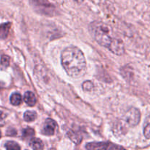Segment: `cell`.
Instances as JSON below:
<instances>
[{"instance_id":"cell-14","label":"cell","mask_w":150,"mask_h":150,"mask_svg":"<svg viewBox=\"0 0 150 150\" xmlns=\"http://www.w3.org/2000/svg\"><path fill=\"white\" fill-rule=\"evenodd\" d=\"M82 88L86 92H92L94 89V84L90 81H87L83 82L82 84Z\"/></svg>"},{"instance_id":"cell-3","label":"cell","mask_w":150,"mask_h":150,"mask_svg":"<svg viewBox=\"0 0 150 150\" xmlns=\"http://www.w3.org/2000/svg\"><path fill=\"white\" fill-rule=\"evenodd\" d=\"M141 120V113L138 108H131L125 114L122 118L120 125V132H123L126 127H135L139 123Z\"/></svg>"},{"instance_id":"cell-13","label":"cell","mask_w":150,"mask_h":150,"mask_svg":"<svg viewBox=\"0 0 150 150\" xmlns=\"http://www.w3.org/2000/svg\"><path fill=\"white\" fill-rule=\"evenodd\" d=\"M4 146H5V148L7 149H12V150L21 149L20 146H19L16 142H12V141H10V142H7V143L5 144Z\"/></svg>"},{"instance_id":"cell-2","label":"cell","mask_w":150,"mask_h":150,"mask_svg":"<svg viewBox=\"0 0 150 150\" xmlns=\"http://www.w3.org/2000/svg\"><path fill=\"white\" fill-rule=\"evenodd\" d=\"M62 67L69 76L78 79L85 74L86 70V59L83 52L77 47L70 46L62 52Z\"/></svg>"},{"instance_id":"cell-1","label":"cell","mask_w":150,"mask_h":150,"mask_svg":"<svg viewBox=\"0 0 150 150\" xmlns=\"http://www.w3.org/2000/svg\"><path fill=\"white\" fill-rule=\"evenodd\" d=\"M91 35L97 42L114 54L121 56L125 53L122 41L117 38L109 25L102 21H94L89 26Z\"/></svg>"},{"instance_id":"cell-17","label":"cell","mask_w":150,"mask_h":150,"mask_svg":"<svg viewBox=\"0 0 150 150\" xmlns=\"http://www.w3.org/2000/svg\"><path fill=\"white\" fill-rule=\"evenodd\" d=\"M1 64L4 67H8L10 64V57L8 56H2L1 59Z\"/></svg>"},{"instance_id":"cell-6","label":"cell","mask_w":150,"mask_h":150,"mask_svg":"<svg viewBox=\"0 0 150 150\" xmlns=\"http://www.w3.org/2000/svg\"><path fill=\"white\" fill-rule=\"evenodd\" d=\"M57 127V124L54 120L47 119L42 129V134L45 135V136H53L55 133Z\"/></svg>"},{"instance_id":"cell-9","label":"cell","mask_w":150,"mask_h":150,"mask_svg":"<svg viewBox=\"0 0 150 150\" xmlns=\"http://www.w3.org/2000/svg\"><path fill=\"white\" fill-rule=\"evenodd\" d=\"M29 145L34 149H41L43 148V143L39 139L32 138L29 142Z\"/></svg>"},{"instance_id":"cell-11","label":"cell","mask_w":150,"mask_h":150,"mask_svg":"<svg viewBox=\"0 0 150 150\" xmlns=\"http://www.w3.org/2000/svg\"><path fill=\"white\" fill-rule=\"evenodd\" d=\"M22 102L21 95L18 93H13L10 96V103L13 105H19Z\"/></svg>"},{"instance_id":"cell-10","label":"cell","mask_w":150,"mask_h":150,"mask_svg":"<svg viewBox=\"0 0 150 150\" xmlns=\"http://www.w3.org/2000/svg\"><path fill=\"white\" fill-rule=\"evenodd\" d=\"M37 118V113L34 111H27L24 113L23 115V119L26 122H33L36 120Z\"/></svg>"},{"instance_id":"cell-15","label":"cell","mask_w":150,"mask_h":150,"mask_svg":"<svg viewBox=\"0 0 150 150\" xmlns=\"http://www.w3.org/2000/svg\"><path fill=\"white\" fill-rule=\"evenodd\" d=\"M35 134V131L32 128H26L23 130V136L24 138H32V136Z\"/></svg>"},{"instance_id":"cell-8","label":"cell","mask_w":150,"mask_h":150,"mask_svg":"<svg viewBox=\"0 0 150 150\" xmlns=\"http://www.w3.org/2000/svg\"><path fill=\"white\" fill-rule=\"evenodd\" d=\"M10 29V23H6L0 25V38L5 39L8 35Z\"/></svg>"},{"instance_id":"cell-16","label":"cell","mask_w":150,"mask_h":150,"mask_svg":"<svg viewBox=\"0 0 150 150\" xmlns=\"http://www.w3.org/2000/svg\"><path fill=\"white\" fill-rule=\"evenodd\" d=\"M149 128H150L149 120V117H148L147 120H146V125L144 126V134L145 137H146L147 139H149V134H150Z\"/></svg>"},{"instance_id":"cell-7","label":"cell","mask_w":150,"mask_h":150,"mask_svg":"<svg viewBox=\"0 0 150 150\" xmlns=\"http://www.w3.org/2000/svg\"><path fill=\"white\" fill-rule=\"evenodd\" d=\"M23 100L29 106H33L37 102L36 97H35V94L32 92H26L24 95Z\"/></svg>"},{"instance_id":"cell-5","label":"cell","mask_w":150,"mask_h":150,"mask_svg":"<svg viewBox=\"0 0 150 150\" xmlns=\"http://www.w3.org/2000/svg\"><path fill=\"white\" fill-rule=\"evenodd\" d=\"M88 149H122L120 146L113 144L111 143H106V142H92L89 143L86 146Z\"/></svg>"},{"instance_id":"cell-12","label":"cell","mask_w":150,"mask_h":150,"mask_svg":"<svg viewBox=\"0 0 150 150\" xmlns=\"http://www.w3.org/2000/svg\"><path fill=\"white\" fill-rule=\"evenodd\" d=\"M67 136L70 139V140L73 141L74 143L79 144L81 142V136L78 135L76 132L70 130L67 131Z\"/></svg>"},{"instance_id":"cell-4","label":"cell","mask_w":150,"mask_h":150,"mask_svg":"<svg viewBox=\"0 0 150 150\" xmlns=\"http://www.w3.org/2000/svg\"><path fill=\"white\" fill-rule=\"evenodd\" d=\"M32 6L41 13L51 15L55 10V7L47 0H30Z\"/></svg>"},{"instance_id":"cell-18","label":"cell","mask_w":150,"mask_h":150,"mask_svg":"<svg viewBox=\"0 0 150 150\" xmlns=\"http://www.w3.org/2000/svg\"><path fill=\"white\" fill-rule=\"evenodd\" d=\"M4 117V113H3L1 111H0V120H3Z\"/></svg>"},{"instance_id":"cell-19","label":"cell","mask_w":150,"mask_h":150,"mask_svg":"<svg viewBox=\"0 0 150 150\" xmlns=\"http://www.w3.org/2000/svg\"><path fill=\"white\" fill-rule=\"evenodd\" d=\"M0 137H1V133H0Z\"/></svg>"}]
</instances>
